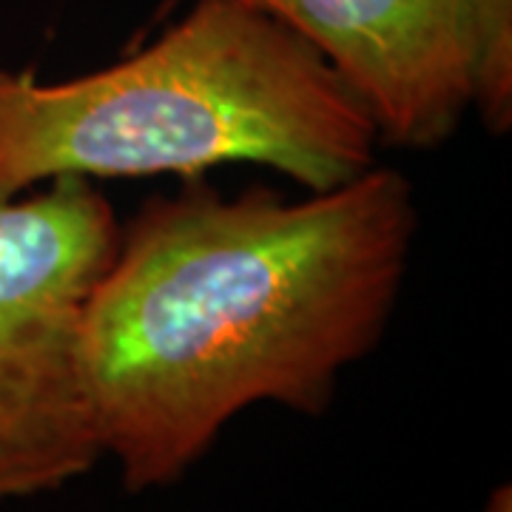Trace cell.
<instances>
[{
  "label": "cell",
  "instance_id": "obj_1",
  "mask_svg": "<svg viewBox=\"0 0 512 512\" xmlns=\"http://www.w3.org/2000/svg\"><path fill=\"white\" fill-rule=\"evenodd\" d=\"M183 183L120 228L86 313L103 458L131 495L183 481L248 407L322 416L384 336L419 228L379 165L296 202Z\"/></svg>",
  "mask_w": 512,
  "mask_h": 512
},
{
  "label": "cell",
  "instance_id": "obj_2",
  "mask_svg": "<svg viewBox=\"0 0 512 512\" xmlns=\"http://www.w3.org/2000/svg\"><path fill=\"white\" fill-rule=\"evenodd\" d=\"M376 146L319 52L245 0H197L100 72L43 83L0 69V197L60 177L202 180L237 163L330 191L376 165Z\"/></svg>",
  "mask_w": 512,
  "mask_h": 512
},
{
  "label": "cell",
  "instance_id": "obj_3",
  "mask_svg": "<svg viewBox=\"0 0 512 512\" xmlns=\"http://www.w3.org/2000/svg\"><path fill=\"white\" fill-rule=\"evenodd\" d=\"M120 228L83 177L0 197V504L57 493L103 461L86 313Z\"/></svg>",
  "mask_w": 512,
  "mask_h": 512
},
{
  "label": "cell",
  "instance_id": "obj_4",
  "mask_svg": "<svg viewBox=\"0 0 512 512\" xmlns=\"http://www.w3.org/2000/svg\"><path fill=\"white\" fill-rule=\"evenodd\" d=\"M348 86L379 143L436 148L476 109L512 126V0H245Z\"/></svg>",
  "mask_w": 512,
  "mask_h": 512
},
{
  "label": "cell",
  "instance_id": "obj_5",
  "mask_svg": "<svg viewBox=\"0 0 512 512\" xmlns=\"http://www.w3.org/2000/svg\"><path fill=\"white\" fill-rule=\"evenodd\" d=\"M481 512H512V487L510 484H498L490 490Z\"/></svg>",
  "mask_w": 512,
  "mask_h": 512
},
{
  "label": "cell",
  "instance_id": "obj_6",
  "mask_svg": "<svg viewBox=\"0 0 512 512\" xmlns=\"http://www.w3.org/2000/svg\"><path fill=\"white\" fill-rule=\"evenodd\" d=\"M183 0H160V6H157V12H154V18H151V26H157V23H163L177 6H180Z\"/></svg>",
  "mask_w": 512,
  "mask_h": 512
}]
</instances>
